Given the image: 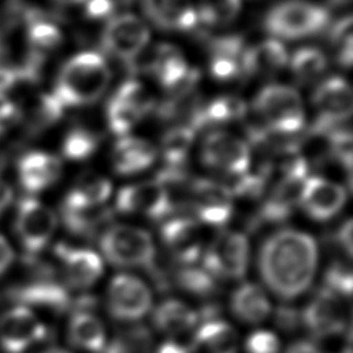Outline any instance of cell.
<instances>
[{
    "mask_svg": "<svg viewBox=\"0 0 353 353\" xmlns=\"http://www.w3.org/2000/svg\"><path fill=\"white\" fill-rule=\"evenodd\" d=\"M258 263L263 281L276 295L294 298L313 280L317 263L316 241L298 230L277 232L261 247Z\"/></svg>",
    "mask_w": 353,
    "mask_h": 353,
    "instance_id": "obj_1",
    "label": "cell"
},
{
    "mask_svg": "<svg viewBox=\"0 0 353 353\" xmlns=\"http://www.w3.org/2000/svg\"><path fill=\"white\" fill-rule=\"evenodd\" d=\"M110 70L102 55L85 51L72 57L61 69L54 95L65 106L95 102L108 88Z\"/></svg>",
    "mask_w": 353,
    "mask_h": 353,
    "instance_id": "obj_2",
    "label": "cell"
},
{
    "mask_svg": "<svg viewBox=\"0 0 353 353\" xmlns=\"http://www.w3.org/2000/svg\"><path fill=\"white\" fill-rule=\"evenodd\" d=\"M254 109L276 134L298 132L305 123L301 95L287 85L272 84L262 88L254 101Z\"/></svg>",
    "mask_w": 353,
    "mask_h": 353,
    "instance_id": "obj_3",
    "label": "cell"
},
{
    "mask_svg": "<svg viewBox=\"0 0 353 353\" xmlns=\"http://www.w3.org/2000/svg\"><path fill=\"white\" fill-rule=\"evenodd\" d=\"M330 21L328 11L303 0H287L274 6L265 17L269 33L284 39H299L314 34Z\"/></svg>",
    "mask_w": 353,
    "mask_h": 353,
    "instance_id": "obj_4",
    "label": "cell"
},
{
    "mask_svg": "<svg viewBox=\"0 0 353 353\" xmlns=\"http://www.w3.org/2000/svg\"><path fill=\"white\" fill-rule=\"evenodd\" d=\"M99 245L105 258L116 266H149L154 258L150 234L130 225L108 228L101 236Z\"/></svg>",
    "mask_w": 353,
    "mask_h": 353,
    "instance_id": "obj_5",
    "label": "cell"
},
{
    "mask_svg": "<svg viewBox=\"0 0 353 353\" xmlns=\"http://www.w3.org/2000/svg\"><path fill=\"white\" fill-rule=\"evenodd\" d=\"M307 181V163L295 156L283 165V176L262 204L258 219L265 223H277L287 219L301 203Z\"/></svg>",
    "mask_w": 353,
    "mask_h": 353,
    "instance_id": "obj_6",
    "label": "cell"
},
{
    "mask_svg": "<svg viewBox=\"0 0 353 353\" xmlns=\"http://www.w3.org/2000/svg\"><path fill=\"white\" fill-rule=\"evenodd\" d=\"M57 228V216L43 203L23 197L17 207L15 232L28 256L40 252L51 240Z\"/></svg>",
    "mask_w": 353,
    "mask_h": 353,
    "instance_id": "obj_7",
    "label": "cell"
},
{
    "mask_svg": "<svg viewBox=\"0 0 353 353\" xmlns=\"http://www.w3.org/2000/svg\"><path fill=\"white\" fill-rule=\"evenodd\" d=\"M205 269L225 279H240L248 266V241L237 232L219 233L208 247L204 256Z\"/></svg>",
    "mask_w": 353,
    "mask_h": 353,
    "instance_id": "obj_8",
    "label": "cell"
},
{
    "mask_svg": "<svg viewBox=\"0 0 353 353\" xmlns=\"http://www.w3.org/2000/svg\"><path fill=\"white\" fill-rule=\"evenodd\" d=\"M101 41L109 54L128 63L146 47L149 29L132 14L117 15L106 23Z\"/></svg>",
    "mask_w": 353,
    "mask_h": 353,
    "instance_id": "obj_9",
    "label": "cell"
},
{
    "mask_svg": "<svg viewBox=\"0 0 353 353\" xmlns=\"http://www.w3.org/2000/svg\"><path fill=\"white\" fill-rule=\"evenodd\" d=\"M152 306L146 284L131 274H117L108 288V309L119 320L132 321L143 317Z\"/></svg>",
    "mask_w": 353,
    "mask_h": 353,
    "instance_id": "obj_10",
    "label": "cell"
},
{
    "mask_svg": "<svg viewBox=\"0 0 353 353\" xmlns=\"http://www.w3.org/2000/svg\"><path fill=\"white\" fill-rule=\"evenodd\" d=\"M44 335V324L26 306H14L0 316V347L6 353H23Z\"/></svg>",
    "mask_w": 353,
    "mask_h": 353,
    "instance_id": "obj_11",
    "label": "cell"
},
{
    "mask_svg": "<svg viewBox=\"0 0 353 353\" xmlns=\"http://www.w3.org/2000/svg\"><path fill=\"white\" fill-rule=\"evenodd\" d=\"M201 159L208 167L236 176L247 172L251 156L247 143L240 138L225 131H215L205 137Z\"/></svg>",
    "mask_w": 353,
    "mask_h": 353,
    "instance_id": "obj_12",
    "label": "cell"
},
{
    "mask_svg": "<svg viewBox=\"0 0 353 353\" xmlns=\"http://www.w3.org/2000/svg\"><path fill=\"white\" fill-rule=\"evenodd\" d=\"M116 207L125 214H139L159 219L171 211L172 203L159 182L148 181L120 189Z\"/></svg>",
    "mask_w": 353,
    "mask_h": 353,
    "instance_id": "obj_13",
    "label": "cell"
},
{
    "mask_svg": "<svg viewBox=\"0 0 353 353\" xmlns=\"http://www.w3.org/2000/svg\"><path fill=\"white\" fill-rule=\"evenodd\" d=\"M313 103L319 117L312 128H325L341 124L352 114V91L349 84L341 77L324 80L313 94Z\"/></svg>",
    "mask_w": 353,
    "mask_h": 353,
    "instance_id": "obj_14",
    "label": "cell"
},
{
    "mask_svg": "<svg viewBox=\"0 0 353 353\" xmlns=\"http://www.w3.org/2000/svg\"><path fill=\"white\" fill-rule=\"evenodd\" d=\"M189 192L194 214L201 222L222 225L232 216V194L226 186L208 179H197L190 183Z\"/></svg>",
    "mask_w": 353,
    "mask_h": 353,
    "instance_id": "obj_15",
    "label": "cell"
},
{
    "mask_svg": "<svg viewBox=\"0 0 353 353\" xmlns=\"http://www.w3.org/2000/svg\"><path fill=\"white\" fill-rule=\"evenodd\" d=\"M302 320L317 336H330L343 330L345 310L341 299L330 290H321L305 307Z\"/></svg>",
    "mask_w": 353,
    "mask_h": 353,
    "instance_id": "obj_16",
    "label": "cell"
},
{
    "mask_svg": "<svg viewBox=\"0 0 353 353\" xmlns=\"http://www.w3.org/2000/svg\"><path fill=\"white\" fill-rule=\"evenodd\" d=\"M346 201L345 189L324 178H307L301 204L307 215L316 221H327L332 218L343 207Z\"/></svg>",
    "mask_w": 353,
    "mask_h": 353,
    "instance_id": "obj_17",
    "label": "cell"
},
{
    "mask_svg": "<svg viewBox=\"0 0 353 353\" xmlns=\"http://www.w3.org/2000/svg\"><path fill=\"white\" fill-rule=\"evenodd\" d=\"M18 181L29 193H37L58 181L62 172L61 160L46 152H29L18 161Z\"/></svg>",
    "mask_w": 353,
    "mask_h": 353,
    "instance_id": "obj_18",
    "label": "cell"
},
{
    "mask_svg": "<svg viewBox=\"0 0 353 353\" xmlns=\"http://www.w3.org/2000/svg\"><path fill=\"white\" fill-rule=\"evenodd\" d=\"M57 252L62 259L65 279L74 288H88L102 274V259L91 250L59 245Z\"/></svg>",
    "mask_w": 353,
    "mask_h": 353,
    "instance_id": "obj_19",
    "label": "cell"
},
{
    "mask_svg": "<svg viewBox=\"0 0 353 353\" xmlns=\"http://www.w3.org/2000/svg\"><path fill=\"white\" fill-rule=\"evenodd\" d=\"M161 236L172 255L185 263L194 262L201 254V232L194 219H171L163 225Z\"/></svg>",
    "mask_w": 353,
    "mask_h": 353,
    "instance_id": "obj_20",
    "label": "cell"
},
{
    "mask_svg": "<svg viewBox=\"0 0 353 353\" xmlns=\"http://www.w3.org/2000/svg\"><path fill=\"white\" fill-rule=\"evenodd\" d=\"M142 8L161 29L190 30L199 22L190 0H142Z\"/></svg>",
    "mask_w": 353,
    "mask_h": 353,
    "instance_id": "obj_21",
    "label": "cell"
},
{
    "mask_svg": "<svg viewBox=\"0 0 353 353\" xmlns=\"http://www.w3.org/2000/svg\"><path fill=\"white\" fill-rule=\"evenodd\" d=\"M288 61L285 47L277 40H266L244 50L241 72L254 76H272L281 70Z\"/></svg>",
    "mask_w": 353,
    "mask_h": 353,
    "instance_id": "obj_22",
    "label": "cell"
},
{
    "mask_svg": "<svg viewBox=\"0 0 353 353\" xmlns=\"http://www.w3.org/2000/svg\"><path fill=\"white\" fill-rule=\"evenodd\" d=\"M156 159V149L154 146L141 138L127 137L120 139L113 149L112 153V163L116 172L128 175L139 172L149 165Z\"/></svg>",
    "mask_w": 353,
    "mask_h": 353,
    "instance_id": "obj_23",
    "label": "cell"
},
{
    "mask_svg": "<svg viewBox=\"0 0 353 353\" xmlns=\"http://www.w3.org/2000/svg\"><path fill=\"white\" fill-rule=\"evenodd\" d=\"M243 40L239 36L215 39L211 43L210 72L218 80H229L241 72Z\"/></svg>",
    "mask_w": 353,
    "mask_h": 353,
    "instance_id": "obj_24",
    "label": "cell"
},
{
    "mask_svg": "<svg viewBox=\"0 0 353 353\" xmlns=\"http://www.w3.org/2000/svg\"><path fill=\"white\" fill-rule=\"evenodd\" d=\"M230 307L237 319L248 324H258L270 313L268 295L254 283H245L233 292Z\"/></svg>",
    "mask_w": 353,
    "mask_h": 353,
    "instance_id": "obj_25",
    "label": "cell"
},
{
    "mask_svg": "<svg viewBox=\"0 0 353 353\" xmlns=\"http://www.w3.org/2000/svg\"><path fill=\"white\" fill-rule=\"evenodd\" d=\"M239 338L223 321H210L194 334L192 353H236Z\"/></svg>",
    "mask_w": 353,
    "mask_h": 353,
    "instance_id": "obj_26",
    "label": "cell"
},
{
    "mask_svg": "<svg viewBox=\"0 0 353 353\" xmlns=\"http://www.w3.org/2000/svg\"><path fill=\"white\" fill-rule=\"evenodd\" d=\"M10 298L23 305L47 306L52 309H63L69 302L65 288L51 280H39L14 288L10 291Z\"/></svg>",
    "mask_w": 353,
    "mask_h": 353,
    "instance_id": "obj_27",
    "label": "cell"
},
{
    "mask_svg": "<svg viewBox=\"0 0 353 353\" xmlns=\"http://www.w3.org/2000/svg\"><path fill=\"white\" fill-rule=\"evenodd\" d=\"M62 221L65 226L76 234L88 236L95 233L110 219V210L99 205H72L62 204Z\"/></svg>",
    "mask_w": 353,
    "mask_h": 353,
    "instance_id": "obj_28",
    "label": "cell"
},
{
    "mask_svg": "<svg viewBox=\"0 0 353 353\" xmlns=\"http://www.w3.org/2000/svg\"><path fill=\"white\" fill-rule=\"evenodd\" d=\"M69 339L74 346L99 353L105 347L106 334L103 324L91 313H76L69 323Z\"/></svg>",
    "mask_w": 353,
    "mask_h": 353,
    "instance_id": "obj_29",
    "label": "cell"
},
{
    "mask_svg": "<svg viewBox=\"0 0 353 353\" xmlns=\"http://www.w3.org/2000/svg\"><path fill=\"white\" fill-rule=\"evenodd\" d=\"M153 321L160 331L168 335H178L193 328L197 321V314L183 302L170 299L156 307Z\"/></svg>",
    "mask_w": 353,
    "mask_h": 353,
    "instance_id": "obj_30",
    "label": "cell"
},
{
    "mask_svg": "<svg viewBox=\"0 0 353 353\" xmlns=\"http://www.w3.org/2000/svg\"><path fill=\"white\" fill-rule=\"evenodd\" d=\"M245 103L240 98L219 97L212 99L210 103L200 106L190 123V127L194 130L210 123H226L239 120L245 114Z\"/></svg>",
    "mask_w": 353,
    "mask_h": 353,
    "instance_id": "obj_31",
    "label": "cell"
},
{
    "mask_svg": "<svg viewBox=\"0 0 353 353\" xmlns=\"http://www.w3.org/2000/svg\"><path fill=\"white\" fill-rule=\"evenodd\" d=\"M110 192L112 183L109 179L101 175L87 174L66 194L63 203L72 205H99L106 201Z\"/></svg>",
    "mask_w": 353,
    "mask_h": 353,
    "instance_id": "obj_32",
    "label": "cell"
},
{
    "mask_svg": "<svg viewBox=\"0 0 353 353\" xmlns=\"http://www.w3.org/2000/svg\"><path fill=\"white\" fill-rule=\"evenodd\" d=\"M26 39L28 44L32 50L43 51L54 50L62 43V32L59 28L51 22L44 19L37 12H26Z\"/></svg>",
    "mask_w": 353,
    "mask_h": 353,
    "instance_id": "obj_33",
    "label": "cell"
},
{
    "mask_svg": "<svg viewBox=\"0 0 353 353\" xmlns=\"http://www.w3.org/2000/svg\"><path fill=\"white\" fill-rule=\"evenodd\" d=\"M194 130L189 125H178L167 131L161 139V154L168 167L179 168L193 143Z\"/></svg>",
    "mask_w": 353,
    "mask_h": 353,
    "instance_id": "obj_34",
    "label": "cell"
},
{
    "mask_svg": "<svg viewBox=\"0 0 353 353\" xmlns=\"http://www.w3.org/2000/svg\"><path fill=\"white\" fill-rule=\"evenodd\" d=\"M63 112V105L54 94H39L28 109L26 123L30 130L40 131L57 123Z\"/></svg>",
    "mask_w": 353,
    "mask_h": 353,
    "instance_id": "obj_35",
    "label": "cell"
},
{
    "mask_svg": "<svg viewBox=\"0 0 353 353\" xmlns=\"http://www.w3.org/2000/svg\"><path fill=\"white\" fill-rule=\"evenodd\" d=\"M325 55L314 47L299 48L291 59L292 73L302 83H310L317 79L325 70Z\"/></svg>",
    "mask_w": 353,
    "mask_h": 353,
    "instance_id": "obj_36",
    "label": "cell"
},
{
    "mask_svg": "<svg viewBox=\"0 0 353 353\" xmlns=\"http://www.w3.org/2000/svg\"><path fill=\"white\" fill-rule=\"evenodd\" d=\"M240 10V0H200L197 18L208 25L232 22Z\"/></svg>",
    "mask_w": 353,
    "mask_h": 353,
    "instance_id": "obj_37",
    "label": "cell"
},
{
    "mask_svg": "<svg viewBox=\"0 0 353 353\" xmlns=\"http://www.w3.org/2000/svg\"><path fill=\"white\" fill-rule=\"evenodd\" d=\"M114 98L138 112L142 117L154 108V98L137 80H128L123 83L116 91Z\"/></svg>",
    "mask_w": 353,
    "mask_h": 353,
    "instance_id": "obj_38",
    "label": "cell"
},
{
    "mask_svg": "<svg viewBox=\"0 0 353 353\" xmlns=\"http://www.w3.org/2000/svg\"><path fill=\"white\" fill-rule=\"evenodd\" d=\"M98 146V137L88 130L74 128L69 131L62 143V153L70 160L90 157Z\"/></svg>",
    "mask_w": 353,
    "mask_h": 353,
    "instance_id": "obj_39",
    "label": "cell"
},
{
    "mask_svg": "<svg viewBox=\"0 0 353 353\" xmlns=\"http://www.w3.org/2000/svg\"><path fill=\"white\" fill-rule=\"evenodd\" d=\"M106 119L109 128L114 134L123 135L132 130L142 116L113 97L106 106Z\"/></svg>",
    "mask_w": 353,
    "mask_h": 353,
    "instance_id": "obj_40",
    "label": "cell"
},
{
    "mask_svg": "<svg viewBox=\"0 0 353 353\" xmlns=\"http://www.w3.org/2000/svg\"><path fill=\"white\" fill-rule=\"evenodd\" d=\"M331 44L336 54V61L343 68L352 65V18L347 15L339 19L331 29Z\"/></svg>",
    "mask_w": 353,
    "mask_h": 353,
    "instance_id": "obj_41",
    "label": "cell"
},
{
    "mask_svg": "<svg viewBox=\"0 0 353 353\" xmlns=\"http://www.w3.org/2000/svg\"><path fill=\"white\" fill-rule=\"evenodd\" d=\"M327 290L336 295L349 296L352 292V272L350 268L342 261L334 262L325 273Z\"/></svg>",
    "mask_w": 353,
    "mask_h": 353,
    "instance_id": "obj_42",
    "label": "cell"
},
{
    "mask_svg": "<svg viewBox=\"0 0 353 353\" xmlns=\"http://www.w3.org/2000/svg\"><path fill=\"white\" fill-rule=\"evenodd\" d=\"M247 353H279V338L270 331H255L245 342Z\"/></svg>",
    "mask_w": 353,
    "mask_h": 353,
    "instance_id": "obj_43",
    "label": "cell"
},
{
    "mask_svg": "<svg viewBox=\"0 0 353 353\" xmlns=\"http://www.w3.org/2000/svg\"><path fill=\"white\" fill-rule=\"evenodd\" d=\"M210 274H205L200 270H185L181 273L179 280L183 287L193 290L194 292H208L212 287Z\"/></svg>",
    "mask_w": 353,
    "mask_h": 353,
    "instance_id": "obj_44",
    "label": "cell"
},
{
    "mask_svg": "<svg viewBox=\"0 0 353 353\" xmlns=\"http://www.w3.org/2000/svg\"><path fill=\"white\" fill-rule=\"evenodd\" d=\"M193 339L194 335L190 334V331L171 335V338L159 347L157 353H192Z\"/></svg>",
    "mask_w": 353,
    "mask_h": 353,
    "instance_id": "obj_45",
    "label": "cell"
},
{
    "mask_svg": "<svg viewBox=\"0 0 353 353\" xmlns=\"http://www.w3.org/2000/svg\"><path fill=\"white\" fill-rule=\"evenodd\" d=\"M19 83H25L18 66H0V97H7Z\"/></svg>",
    "mask_w": 353,
    "mask_h": 353,
    "instance_id": "obj_46",
    "label": "cell"
},
{
    "mask_svg": "<svg viewBox=\"0 0 353 353\" xmlns=\"http://www.w3.org/2000/svg\"><path fill=\"white\" fill-rule=\"evenodd\" d=\"M19 119V108L8 97H0V134H3Z\"/></svg>",
    "mask_w": 353,
    "mask_h": 353,
    "instance_id": "obj_47",
    "label": "cell"
},
{
    "mask_svg": "<svg viewBox=\"0 0 353 353\" xmlns=\"http://www.w3.org/2000/svg\"><path fill=\"white\" fill-rule=\"evenodd\" d=\"M113 11V0H85V14L91 19L109 17Z\"/></svg>",
    "mask_w": 353,
    "mask_h": 353,
    "instance_id": "obj_48",
    "label": "cell"
},
{
    "mask_svg": "<svg viewBox=\"0 0 353 353\" xmlns=\"http://www.w3.org/2000/svg\"><path fill=\"white\" fill-rule=\"evenodd\" d=\"M336 241L342 247V250L346 252L347 256H352L353 251V240H352V221L346 219L341 229L336 233Z\"/></svg>",
    "mask_w": 353,
    "mask_h": 353,
    "instance_id": "obj_49",
    "label": "cell"
},
{
    "mask_svg": "<svg viewBox=\"0 0 353 353\" xmlns=\"http://www.w3.org/2000/svg\"><path fill=\"white\" fill-rule=\"evenodd\" d=\"M14 261V251L4 236L0 234V276L7 272Z\"/></svg>",
    "mask_w": 353,
    "mask_h": 353,
    "instance_id": "obj_50",
    "label": "cell"
},
{
    "mask_svg": "<svg viewBox=\"0 0 353 353\" xmlns=\"http://www.w3.org/2000/svg\"><path fill=\"white\" fill-rule=\"evenodd\" d=\"M12 200V189L11 186L0 179V215L7 210Z\"/></svg>",
    "mask_w": 353,
    "mask_h": 353,
    "instance_id": "obj_51",
    "label": "cell"
},
{
    "mask_svg": "<svg viewBox=\"0 0 353 353\" xmlns=\"http://www.w3.org/2000/svg\"><path fill=\"white\" fill-rule=\"evenodd\" d=\"M285 353H321V352L309 342H296L292 346H290Z\"/></svg>",
    "mask_w": 353,
    "mask_h": 353,
    "instance_id": "obj_52",
    "label": "cell"
},
{
    "mask_svg": "<svg viewBox=\"0 0 353 353\" xmlns=\"http://www.w3.org/2000/svg\"><path fill=\"white\" fill-rule=\"evenodd\" d=\"M43 353H69V352L65 349H61V347H51V349L44 350Z\"/></svg>",
    "mask_w": 353,
    "mask_h": 353,
    "instance_id": "obj_53",
    "label": "cell"
},
{
    "mask_svg": "<svg viewBox=\"0 0 353 353\" xmlns=\"http://www.w3.org/2000/svg\"><path fill=\"white\" fill-rule=\"evenodd\" d=\"M59 3H63V4H77V3H83L85 0H58Z\"/></svg>",
    "mask_w": 353,
    "mask_h": 353,
    "instance_id": "obj_54",
    "label": "cell"
},
{
    "mask_svg": "<svg viewBox=\"0 0 353 353\" xmlns=\"http://www.w3.org/2000/svg\"><path fill=\"white\" fill-rule=\"evenodd\" d=\"M4 165H6V157H4V154L0 153V172L4 168Z\"/></svg>",
    "mask_w": 353,
    "mask_h": 353,
    "instance_id": "obj_55",
    "label": "cell"
},
{
    "mask_svg": "<svg viewBox=\"0 0 353 353\" xmlns=\"http://www.w3.org/2000/svg\"><path fill=\"white\" fill-rule=\"evenodd\" d=\"M332 4H343V3H346L347 0H330Z\"/></svg>",
    "mask_w": 353,
    "mask_h": 353,
    "instance_id": "obj_56",
    "label": "cell"
}]
</instances>
